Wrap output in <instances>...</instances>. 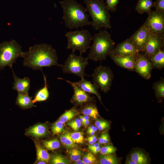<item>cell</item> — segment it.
<instances>
[{
  "mask_svg": "<svg viewBox=\"0 0 164 164\" xmlns=\"http://www.w3.org/2000/svg\"><path fill=\"white\" fill-rule=\"evenodd\" d=\"M100 146V144L99 143H94L91 144H90L88 146V149L91 151L94 149Z\"/></svg>",
  "mask_w": 164,
  "mask_h": 164,
  "instance_id": "41",
  "label": "cell"
},
{
  "mask_svg": "<svg viewBox=\"0 0 164 164\" xmlns=\"http://www.w3.org/2000/svg\"><path fill=\"white\" fill-rule=\"evenodd\" d=\"M107 134V133H105L101 135L98 140L99 143L103 144L104 142Z\"/></svg>",
  "mask_w": 164,
  "mask_h": 164,
  "instance_id": "42",
  "label": "cell"
},
{
  "mask_svg": "<svg viewBox=\"0 0 164 164\" xmlns=\"http://www.w3.org/2000/svg\"><path fill=\"white\" fill-rule=\"evenodd\" d=\"M99 161L101 164H118L119 163L115 156L110 154L101 155Z\"/></svg>",
  "mask_w": 164,
  "mask_h": 164,
  "instance_id": "28",
  "label": "cell"
},
{
  "mask_svg": "<svg viewBox=\"0 0 164 164\" xmlns=\"http://www.w3.org/2000/svg\"><path fill=\"white\" fill-rule=\"evenodd\" d=\"M125 164H137V163L132 160L131 159H128L126 160Z\"/></svg>",
  "mask_w": 164,
  "mask_h": 164,
  "instance_id": "44",
  "label": "cell"
},
{
  "mask_svg": "<svg viewBox=\"0 0 164 164\" xmlns=\"http://www.w3.org/2000/svg\"><path fill=\"white\" fill-rule=\"evenodd\" d=\"M82 160L85 164H90L95 162L97 160L95 156L92 153L87 152L84 155Z\"/></svg>",
  "mask_w": 164,
  "mask_h": 164,
  "instance_id": "36",
  "label": "cell"
},
{
  "mask_svg": "<svg viewBox=\"0 0 164 164\" xmlns=\"http://www.w3.org/2000/svg\"><path fill=\"white\" fill-rule=\"evenodd\" d=\"M44 85L43 87L39 89L36 93L34 98L32 100L33 104L37 102H40L46 100L49 95L47 85L45 76L43 74Z\"/></svg>",
  "mask_w": 164,
  "mask_h": 164,
  "instance_id": "22",
  "label": "cell"
},
{
  "mask_svg": "<svg viewBox=\"0 0 164 164\" xmlns=\"http://www.w3.org/2000/svg\"><path fill=\"white\" fill-rule=\"evenodd\" d=\"M58 79L66 81L70 84L73 88L74 94L72 98V101L78 104H81L86 103L91 100V97L87 93L84 91L73 82L64 79L62 78Z\"/></svg>",
  "mask_w": 164,
  "mask_h": 164,
  "instance_id": "14",
  "label": "cell"
},
{
  "mask_svg": "<svg viewBox=\"0 0 164 164\" xmlns=\"http://www.w3.org/2000/svg\"><path fill=\"white\" fill-rule=\"evenodd\" d=\"M35 146L37 160L48 162L50 159V156L49 153L38 143H36Z\"/></svg>",
  "mask_w": 164,
  "mask_h": 164,
  "instance_id": "23",
  "label": "cell"
},
{
  "mask_svg": "<svg viewBox=\"0 0 164 164\" xmlns=\"http://www.w3.org/2000/svg\"><path fill=\"white\" fill-rule=\"evenodd\" d=\"M116 149L112 145H107L101 148L100 152L102 155L110 154L114 152Z\"/></svg>",
  "mask_w": 164,
  "mask_h": 164,
  "instance_id": "37",
  "label": "cell"
},
{
  "mask_svg": "<svg viewBox=\"0 0 164 164\" xmlns=\"http://www.w3.org/2000/svg\"><path fill=\"white\" fill-rule=\"evenodd\" d=\"M88 59L82 55H77L73 52L70 54L61 67L64 73L72 74L81 78L89 76L85 72V68L88 64Z\"/></svg>",
  "mask_w": 164,
  "mask_h": 164,
  "instance_id": "7",
  "label": "cell"
},
{
  "mask_svg": "<svg viewBox=\"0 0 164 164\" xmlns=\"http://www.w3.org/2000/svg\"><path fill=\"white\" fill-rule=\"evenodd\" d=\"M94 132H90L87 133L88 134L91 135H94L95 134Z\"/></svg>",
  "mask_w": 164,
  "mask_h": 164,
  "instance_id": "53",
  "label": "cell"
},
{
  "mask_svg": "<svg viewBox=\"0 0 164 164\" xmlns=\"http://www.w3.org/2000/svg\"><path fill=\"white\" fill-rule=\"evenodd\" d=\"M83 2L91 18V25L94 29L99 30L102 28H111V15L104 0H84Z\"/></svg>",
  "mask_w": 164,
  "mask_h": 164,
  "instance_id": "4",
  "label": "cell"
},
{
  "mask_svg": "<svg viewBox=\"0 0 164 164\" xmlns=\"http://www.w3.org/2000/svg\"><path fill=\"white\" fill-rule=\"evenodd\" d=\"M97 128L95 126H94L89 131H87V133L90 132H95L97 130Z\"/></svg>",
  "mask_w": 164,
  "mask_h": 164,
  "instance_id": "47",
  "label": "cell"
},
{
  "mask_svg": "<svg viewBox=\"0 0 164 164\" xmlns=\"http://www.w3.org/2000/svg\"><path fill=\"white\" fill-rule=\"evenodd\" d=\"M74 164H85L83 161L80 159L75 161Z\"/></svg>",
  "mask_w": 164,
  "mask_h": 164,
  "instance_id": "46",
  "label": "cell"
},
{
  "mask_svg": "<svg viewBox=\"0 0 164 164\" xmlns=\"http://www.w3.org/2000/svg\"><path fill=\"white\" fill-rule=\"evenodd\" d=\"M93 41L87 58L94 61L105 60L111 50L114 47L115 42L106 29L99 30L92 36Z\"/></svg>",
  "mask_w": 164,
  "mask_h": 164,
  "instance_id": "3",
  "label": "cell"
},
{
  "mask_svg": "<svg viewBox=\"0 0 164 164\" xmlns=\"http://www.w3.org/2000/svg\"><path fill=\"white\" fill-rule=\"evenodd\" d=\"M95 125L99 130H102L109 126V123L104 121L101 120H97L95 123Z\"/></svg>",
  "mask_w": 164,
  "mask_h": 164,
  "instance_id": "40",
  "label": "cell"
},
{
  "mask_svg": "<svg viewBox=\"0 0 164 164\" xmlns=\"http://www.w3.org/2000/svg\"><path fill=\"white\" fill-rule=\"evenodd\" d=\"M37 164H46V162H44V161H41V160H37V162H36V163Z\"/></svg>",
  "mask_w": 164,
  "mask_h": 164,
  "instance_id": "50",
  "label": "cell"
},
{
  "mask_svg": "<svg viewBox=\"0 0 164 164\" xmlns=\"http://www.w3.org/2000/svg\"><path fill=\"white\" fill-rule=\"evenodd\" d=\"M119 0H106V7L111 12H115L117 10V5L119 2Z\"/></svg>",
  "mask_w": 164,
  "mask_h": 164,
  "instance_id": "35",
  "label": "cell"
},
{
  "mask_svg": "<svg viewBox=\"0 0 164 164\" xmlns=\"http://www.w3.org/2000/svg\"><path fill=\"white\" fill-rule=\"evenodd\" d=\"M88 138L91 140L94 143H95L97 140V138L96 136L94 135L93 136L89 137Z\"/></svg>",
  "mask_w": 164,
  "mask_h": 164,
  "instance_id": "45",
  "label": "cell"
},
{
  "mask_svg": "<svg viewBox=\"0 0 164 164\" xmlns=\"http://www.w3.org/2000/svg\"><path fill=\"white\" fill-rule=\"evenodd\" d=\"M80 120L81 123H82L85 120L83 118V117L82 116H80Z\"/></svg>",
  "mask_w": 164,
  "mask_h": 164,
  "instance_id": "52",
  "label": "cell"
},
{
  "mask_svg": "<svg viewBox=\"0 0 164 164\" xmlns=\"http://www.w3.org/2000/svg\"><path fill=\"white\" fill-rule=\"evenodd\" d=\"M63 10V19L65 26L70 29L91 25L90 16L85 8L75 0L60 2Z\"/></svg>",
  "mask_w": 164,
  "mask_h": 164,
  "instance_id": "2",
  "label": "cell"
},
{
  "mask_svg": "<svg viewBox=\"0 0 164 164\" xmlns=\"http://www.w3.org/2000/svg\"><path fill=\"white\" fill-rule=\"evenodd\" d=\"M47 132L46 125L43 124L35 125L27 130L26 134L28 135L39 138L45 136Z\"/></svg>",
  "mask_w": 164,
  "mask_h": 164,
  "instance_id": "19",
  "label": "cell"
},
{
  "mask_svg": "<svg viewBox=\"0 0 164 164\" xmlns=\"http://www.w3.org/2000/svg\"><path fill=\"white\" fill-rule=\"evenodd\" d=\"M22 52L21 46L14 39L0 43V70L7 66L12 69L13 64L21 57Z\"/></svg>",
  "mask_w": 164,
  "mask_h": 164,
  "instance_id": "6",
  "label": "cell"
},
{
  "mask_svg": "<svg viewBox=\"0 0 164 164\" xmlns=\"http://www.w3.org/2000/svg\"><path fill=\"white\" fill-rule=\"evenodd\" d=\"M67 125L71 127L74 131H78L81 125V122L79 119H76L67 123Z\"/></svg>",
  "mask_w": 164,
  "mask_h": 164,
  "instance_id": "39",
  "label": "cell"
},
{
  "mask_svg": "<svg viewBox=\"0 0 164 164\" xmlns=\"http://www.w3.org/2000/svg\"><path fill=\"white\" fill-rule=\"evenodd\" d=\"M65 36L67 39V48L71 50L72 52L78 50L82 55L90 48L92 36L88 30L82 29L70 31L67 32Z\"/></svg>",
  "mask_w": 164,
  "mask_h": 164,
  "instance_id": "5",
  "label": "cell"
},
{
  "mask_svg": "<svg viewBox=\"0 0 164 164\" xmlns=\"http://www.w3.org/2000/svg\"><path fill=\"white\" fill-rule=\"evenodd\" d=\"M82 116L84 119V120H89V116L87 115H84V116Z\"/></svg>",
  "mask_w": 164,
  "mask_h": 164,
  "instance_id": "51",
  "label": "cell"
},
{
  "mask_svg": "<svg viewBox=\"0 0 164 164\" xmlns=\"http://www.w3.org/2000/svg\"><path fill=\"white\" fill-rule=\"evenodd\" d=\"M153 68L162 70L164 67V51L162 48L149 59Z\"/></svg>",
  "mask_w": 164,
  "mask_h": 164,
  "instance_id": "18",
  "label": "cell"
},
{
  "mask_svg": "<svg viewBox=\"0 0 164 164\" xmlns=\"http://www.w3.org/2000/svg\"><path fill=\"white\" fill-rule=\"evenodd\" d=\"M114 77L109 67L102 66L96 67L92 75L93 83L105 93L110 90Z\"/></svg>",
  "mask_w": 164,
  "mask_h": 164,
  "instance_id": "8",
  "label": "cell"
},
{
  "mask_svg": "<svg viewBox=\"0 0 164 164\" xmlns=\"http://www.w3.org/2000/svg\"><path fill=\"white\" fill-rule=\"evenodd\" d=\"M130 159L137 163V164H146L148 163L147 156L142 152L138 151L132 153Z\"/></svg>",
  "mask_w": 164,
  "mask_h": 164,
  "instance_id": "26",
  "label": "cell"
},
{
  "mask_svg": "<svg viewBox=\"0 0 164 164\" xmlns=\"http://www.w3.org/2000/svg\"><path fill=\"white\" fill-rule=\"evenodd\" d=\"M87 140L88 142L90 144H91L94 143L90 139H89L88 138H87Z\"/></svg>",
  "mask_w": 164,
  "mask_h": 164,
  "instance_id": "54",
  "label": "cell"
},
{
  "mask_svg": "<svg viewBox=\"0 0 164 164\" xmlns=\"http://www.w3.org/2000/svg\"><path fill=\"white\" fill-rule=\"evenodd\" d=\"M60 138L62 143L67 149L74 148L76 146L69 133L66 132L60 135Z\"/></svg>",
  "mask_w": 164,
  "mask_h": 164,
  "instance_id": "27",
  "label": "cell"
},
{
  "mask_svg": "<svg viewBox=\"0 0 164 164\" xmlns=\"http://www.w3.org/2000/svg\"><path fill=\"white\" fill-rule=\"evenodd\" d=\"M94 126L93 125H91L90 127H89L87 131H88L91 129Z\"/></svg>",
  "mask_w": 164,
  "mask_h": 164,
  "instance_id": "55",
  "label": "cell"
},
{
  "mask_svg": "<svg viewBox=\"0 0 164 164\" xmlns=\"http://www.w3.org/2000/svg\"><path fill=\"white\" fill-rule=\"evenodd\" d=\"M63 124L59 121L53 124L51 128V131L54 135L62 132L63 130Z\"/></svg>",
  "mask_w": 164,
  "mask_h": 164,
  "instance_id": "33",
  "label": "cell"
},
{
  "mask_svg": "<svg viewBox=\"0 0 164 164\" xmlns=\"http://www.w3.org/2000/svg\"><path fill=\"white\" fill-rule=\"evenodd\" d=\"M71 137L75 143H83L84 137L82 132H77L70 133Z\"/></svg>",
  "mask_w": 164,
  "mask_h": 164,
  "instance_id": "34",
  "label": "cell"
},
{
  "mask_svg": "<svg viewBox=\"0 0 164 164\" xmlns=\"http://www.w3.org/2000/svg\"><path fill=\"white\" fill-rule=\"evenodd\" d=\"M13 76L14 79V86L12 87L13 90L16 91L18 94H28V91L30 87V80L27 77L23 79L18 78L15 74L13 69Z\"/></svg>",
  "mask_w": 164,
  "mask_h": 164,
  "instance_id": "16",
  "label": "cell"
},
{
  "mask_svg": "<svg viewBox=\"0 0 164 164\" xmlns=\"http://www.w3.org/2000/svg\"><path fill=\"white\" fill-rule=\"evenodd\" d=\"M154 7L155 11L164 13V0H156L154 2Z\"/></svg>",
  "mask_w": 164,
  "mask_h": 164,
  "instance_id": "38",
  "label": "cell"
},
{
  "mask_svg": "<svg viewBox=\"0 0 164 164\" xmlns=\"http://www.w3.org/2000/svg\"><path fill=\"white\" fill-rule=\"evenodd\" d=\"M32 100V97H30L28 94H18L16 104L22 109H27L36 106L33 104Z\"/></svg>",
  "mask_w": 164,
  "mask_h": 164,
  "instance_id": "20",
  "label": "cell"
},
{
  "mask_svg": "<svg viewBox=\"0 0 164 164\" xmlns=\"http://www.w3.org/2000/svg\"><path fill=\"white\" fill-rule=\"evenodd\" d=\"M153 89L158 98H163L164 97V80L163 78L155 82L153 84Z\"/></svg>",
  "mask_w": 164,
  "mask_h": 164,
  "instance_id": "24",
  "label": "cell"
},
{
  "mask_svg": "<svg viewBox=\"0 0 164 164\" xmlns=\"http://www.w3.org/2000/svg\"><path fill=\"white\" fill-rule=\"evenodd\" d=\"M109 141L108 135V134L106 135L105 139L104 142L103 144H106Z\"/></svg>",
  "mask_w": 164,
  "mask_h": 164,
  "instance_id": "48",
  "label": "cell"
},
{
  "mask_svg": "<svg viewBox=\"0 0 164 164\" xmlns=\"http://www.w3.org/2000/svg\"><path fill=\"white\" fill-rule=\"evenodd\" d=\"M24 66L33 70H42L43 67L61 66L58 62L56 51L49 44H37L29 47L28 51L22 52Z\"/></svg>",
  "mask_w": 164,
  "mask_h": 164,
  "instance_id": "1",
  "label": "cell"
},
{
  "mask_svg": "<svg viewBox=\"0 0 164 164\" xmlns=\"http://www.w3.org/2000/svg\"><path fill=\"white\" fill-rule=\"evenodd\" d=\"M73 82L84 91L95 95L101 100V97L98 91L99 88L93 83L86 80L84 78H81L78 82Z\"/></svg>",
  "mask_w": 164,
  "mask_h": 164,
  "instance_id": "17",
  "label": "cell"
},
{
  "mask_svg": "<svg viewBox=\"0 0 164 164\" xmlns=\"http://www.w3.org/2000/svg\"><path fill=\"white\" fill-rule=\"evenodd\" d=\"M44 147L47 149L54 150L59 148L60 147V143L59 140L57 138L45 141L43 142Z\"/></svg>",
  "mask_w": 164,
  "mask_h": 164,
  "instance_id": "30",
  "label": "cell"
},
{
  "mask_svg": "<svg viewBox=\"0 0 164 164\" xmlns=\"http://www.w3.org/2000/svg\"><path fill=\"white\" fill-rule=\"evenodd\" d=\"M164 35L151 33L142 52L148 59L163 46Z\"/></svg>",
  "mask_w": 164,
  "mask_h": 164,
  "instance_id": "11",
  "label": "cell"
},
{
  "mask_svg": "<svg viewBox=\"0 0 164 164\" xmlns=\"http://www.w3.org/2000/svg\"><path fill=\"white\" fill-rule=\"evenodd\" d=\"M152 68L149 60L143 53H139L135 57L134 71L143 78L149 79Z\"/></svg>",
  "mask_w": 164,
  "mask_h": 164,
  "instance_id": "10",
  "label": "cell"
},
{
  "mask_svg": "<svg viewBox=\"0 0 164 164\" xmlns=\"http://www.w3.org/2000/svg\"><path fill=\"white\" fill-rule=\"evenodd\" d=\"M90 121L89 120H85L82 123L85 126H87L89 123Z\"/></svg>",
  "mask_w": 164,
  "mask_h": 164,
  "instance_id": "49",
  "label": "cell"
},
{
  "mask_svg": "<svg viewBox=\"0 0 164 164\" xmlns=\"http://www.w3.org/2000/svg\"><path fill=\"white\" fill-rule=\"evenodd\" d=\"M50 162L53 164H67L69 160L63 156L58 154H55L51 158Z\"/></svg>",
  "mask_w": 164,
  "mask_h": 164,
  "instance_id": "31",
  "label": "cell"
},
{
  "mask_svg": "<svg viewBox=\"0 0 164 164\" xmlns=\"http://www.w3.org/2000/svg\"><path fill=\"white\" fill-rule=\"evenodd\" d=\"M151 33L143 24L128 38L137 49L142 52Z\"/></svg>",
  "mask_w": 164,
  "mask_h": 164,
  "instance_id": "13",
  "label": "cell"
},
{
  "mask_svg": "<svg viewBox=\"0 0 164 164\" xmlns=\"http://www.w3.org/2000/svg\"><path fill=\"white\" fill-rule=\"evenodd\" d=\"M139 53L128 38L114 47L109 56H132L135 57Z\"/></svg>",
  "mask_w": 164,
  "mask_h": 164,
  "instance_id": "12",
  "label": "cell"
},
{
  "mask_svg": "<svg viewBox=\"0 0 164 164\" xmlns=\"http://www.w3.org/2000/svg\"><path fill=\"white\" fill-rule=\"evenodd\" d=\"M101 148L99 146L97 148L91 150V152L94 154H96L100 151Z\"/></svg>",
  "mask_w": 164,
  "mask_h": 164,
  "instance_id": "43",
  "label": "cell"
},
{
  "mask_svg": "<svg viewBox=\"0 0 164 164\" xmlns=\"http://www.w3.org/2000/svg\"><path fill=\"white\" fill-rule=\"evenodd\" d=\"M81 112L84 115H86L96 119L99 116L97 108L94 105L88 104L84 106L82 109Z\"/></svg>",
  "mask_w": 164,
  "mask_h": 164,
  "instance_id": "25",
  "label": "cell"
},
{
  "mask_svg": "<svg viewBox=\"0 0 164 164\" xmlns=\"http://www.w3.org/2000/svg\"><path fill=\"white\" fill-rule=\"evenodd\" d=\"M154 5V2L152 0H138L135 10L140 14L145 12L149 14L152 11V8Z\"/></svg>",
  "mask_w": 164,
  "mask_h": 164,
  "instance_id": "21",
  "label": "cell"
},
{
  "mask_svg": "<svg viewBox=\"0 0 164 164\" xmlns=\"http://www.w3.org/2000/svg\"><path fill=\"white\" fill-rule=\"evenodd\" d=\"M118 66L131 71H134L135 57L132 56H109Z\"/></svg>",
  "mask_w": 164,
  "mask_h": 164,
  "instance_id": "15",
  "label": "cell"
},
{
  "mask_svg": "<svg viewBox=\"0 0 164 164\" xmlns=\"http://www.w3.org/2000/svg\"><path fill=\"white\" fill-rule=\"evenodd\" d=\"M151 33L164 35V13L155 10L148 14V17L143 24Z\"/></svg>",
  "mask_w": 164,
  "mask_h": 164,
  "instance_id": "9",
  "label": "cell"
},
{
  "mask_svg": "<svg viewBox=\"0 0 164 164\" xmlns=\"http://www.w3.org/2000/svg\"><path fill=\"white\" fill-rule=\"evenodd\" d=\"M76 114L75 109L73 108L66 111L59 118V121L64 124L73 118Z\"/></svg>",
  "mask_w": 164,
  "mask_h": 164,
  "instance_id": "29",
  "label": "cell"
},
{
  "mask_svg": "<svg viewBox=\"0 0 164 164\" xmlns=\"http://www.w3.org/2000/svg\"><path fill=\"white\" fill-rule=\"evenodd\" d=\"M68 154L71 160L75 161L80 159L81 152L80 151L76 149H72L68 151Z\"/></svg>",
  "mask_w": 164,
  "mask_h": 164,
  "instance_id": "32",
  "label": "cell"
}]
</instances>
